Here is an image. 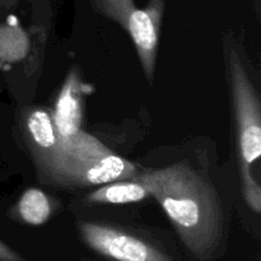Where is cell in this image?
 Listing matches in <instances>:
<instances>
[{"mask_svg": "<svg viewBox=\"0 0 261 261\" xmlns=\"http://www.w3.org/2000/svg\"><path fill=\"white\" fill-rule=\"evenodd\" d=\"M23 130L38 177L47 185L74 190L130 180L138 172L133 163L83 130L70 137L59 134L51 112L42 107L25 111Z\"/></svg>", "mask_w": 261, "mask_h": 261, "instance_id": "obj_1", "label": "cell"}, {"mask_svg": "<svg viewBox=\"0 0 261 261\" xmlns=\"http://www.w3.org/2000/svg\"><path fill=\"white\" fill-rule=\"evenodd\" d=\"M175 226L181 240L199 259L218 247L223 233V209L218 194L203 175L188 163L137 172Z\"/></svg>", "mask_w": 261, "mask_h": 261, "instance_id": "obj_2", "label": "cell"}, {"mask_svg": "<svg viewBox=\"0 0 261 261\" xmlns=\"http://www.w3.org/2000/svg\"><path fill=\"white\" fill-rule=\"evenodd\" d=\"M232 102L236 119L237 143L241 158V178L247 204L256 213L261 209V190L250 172V166L261 154V109L254 83L250 79L239 54L228 48L227 56Z\"/></svg>", "mask_w": 261, "mask_h": 261, "instance_id": "obj_3", "label": "cell"}, {"mask_svg": "<svg viewBox=\"0 0 261 261\" xmlns=\"http://www.w3.org/2000/svg\"><path fill=\"white\" fill-rule=\"evenodd\" d=\"M99 14L119 23L132 37L145 76L152 82L157 59L165 0H150L139 9L134 0H91Z\"/></svg>", "mask_w": 261, "mask_h": 261, "instance_id": "obj_4", "label": "cell"}, {"mask_svg": "<svg viewBox=\"0 0 261 261\" xmlns=\"http://www.w3.org/2000/svg\"><path fill=\"white\" fill-rule=\"evenodd\" d=\"M79 231L86 244L114 261H172L149 242L107 224L81 222Z\"/></svg>", "mask_w": 261, "mask_h": 261, "instance_id": "obj_5", "label": "cell"}, {"mask_svg": "<svg viewBox=\"0 0 261 261\" xmlns=\"http://www.w3.org/2000/svg\"><path fill=\"white\" fill-rule=\"evenodd\" d=\"M83 86L78 73L71 70L63 84L51 117L55 129L63 137H70L82 130L83 119Z\"/></svg>", "mask_w": 261, "mask_h": 261, "instance_id": "obj_6", "label": "cell"}, {"mask_svg": "<svg viewBox=\"0 0 261 261\" xmlns=\"http://www.w3.org/2000/svg\"><path fill=\"white\" fill-rule=\"evenodd\" d=\"M150 196L149 191L137 178L105 184L84 198L89 204H127L138 203Z\"/></svg>", "mask_w": 261, "mask_h": 261, "instance_id": "obj_7", "label": "cell"}, {"mask_svg": "<svg viewBox=\"0 0 261 261\" xmlns=\"http://www.w3.org/2000/svg\"><path fill=\"white\" fill-rule=\"evenodd\" d=\"M17 212L19 218L31 226H41L46 223L53 213L51 200L42 190L27 189L18 201Z\"/></svg>", "mask_w": 261, "mask_h": 261, "instance_id": "obj_8", "label": "cell"}, {"mask_svg": "<svg viewBox=\"0 0 261 261\" xmlns=\"http://www.w3.org/2000/svg\"><path fill=\"white\" fill-rule=\"evenodd\" d=\"M19 28L9 27V25H0V60L14 61L20 58L18 51L15 50V43L22 45V37Z\"/></svg>", "mask_w": 261, "mask_h": 261, "instance_id": "obj_9", "label": "cell"}, {"mask_svg": "<svg viewBox=\"0 0 261 261\" xmlns=\"http://www.w3.org/2000/svg\"><path fill=\"white\" fill-rule=\"evenodd\" d=\"M0 261H25V260L0 240Z\"/></svg>", "mask_w": 261, "mask_h": 261, "instance_id": "obj_10", "label": "cell"}, {"mask_svg": "<svg viewBox=\"0 0 261 261\" xmlns=\"http://www.w3.org/2000/svg\"><path fill=\"white\" fill-rule=\"evenodd\" d=\"M3 2V0H0V3H2Z\"/></svg>", "mask_w": 261, "mask_h": 261, "instance_id": "obj_11", "label": "cell"}]
</instances>
